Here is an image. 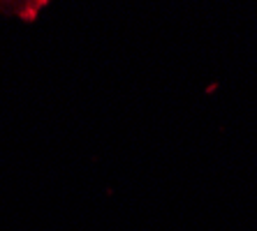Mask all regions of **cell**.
I'll use <instances>...</instances> for the list:
<instances>
[{"mask_svg":"<svg viewBox=\"0 0 257 231\" xmlns=\"http://www.w3.org/2000/svg\"><path fill=\"white\" fill-rule=\"evenodd\" d=\"M3 3H12V5H33V7H40L42 0H3Z\"/></svg>","mask_w":257,"mask_h":231,"instance_id":"obj_1","label":"cell"}]
</instances>
